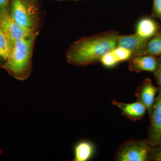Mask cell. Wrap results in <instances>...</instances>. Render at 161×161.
Masks as SVG:
<instances>
[{
	"instance_id": "obj_1",
	"label": "cell",
	"mask_w": 161,
	"mask_h": 161,
	"mask_svg": "<svg viewBox=\"0 0 161 161\" xmlns=\"http://www.w3.org/2000/svg\"><path fill=\"white\" fill-rule=\"evenodd\" d=\"M119 35L118 32L113 30L81 38L68 51V61L78 66L100 62L104 55L117 47Z\"/></svg>"
},
{
	"instance_id": "obj_2",
	"label": "cell",
	"mask_w": 161,
	"mask_h": 161,
	"mask_svg": "<svg viewBox=\"0 0 161 161\" xmlns=\"http://www.w3.org/2000/svg\"><path fill=\"white\" fill-rule=\"evenodd\" d=\"M35 36L33 33L12 44L6 66L13 73L21 75L28 69Z\"/></svg>"
},
{
	"instance_id": "obj_3",
	"label": "cell",
	"mask_w": 161,
	"mask_h": 161,
	"mask_svg": "<svg viewBox=\"0 0 161 161\" xmlns=\"http://www.w3.org/2000/svg\"><path fill=\"white\" fill-rule=\"evenodd\" d=\"M151 147L146 140L126 141L119 147L115 155L118 161H147Z\"/></svg>"
},
{
	"instance_id": "obj_4",
	"label": "cell",
	"mask_w": 161,
	"mask_h": 161,
	"mask_svg": "<svg viewBox=\"0 0 161 161\" xmlns=\"http://www.w3.org/2000/svg\"><path fill=\"white\" fill-rule=\"evenodd\" d=\"M0 26L11 46L17 40L33 33L32 30L24 28L16 23L6 9L0 12Z\"/></svg>"
},
{
	"instance_id": "obj_5",
	"label": "cell",
	"mask_w": 161,
	"mask_h": 161,
	"mask_svg": "<svg viewBox=\"0 0 161 161\" xmlns=\"http://www.w3.org/2000/svg\"><path fill=\"white\" fill-rule=\"evenodd\" d=\"M150 118V125L146 141L150 147L161 146V89L156 98Z\"/></svg>"
},
{
	"instance_id": "obj_6",
	"label": "cell",
	"mask_w": 161,
	"mask_h": 161,
	"mask_svg": "<svg viewBox=\"0 0 161 161\" xmlns=\"http://www.w3.org/2000/svg\"><path fill=\"white\" fill-rule=\"evenodd\" d=\"M11 17L20 26L32 30L35 21L26 0H12Z\"/></svg>"
},
{
	"instance_id": "obj_7",
	"label": "cell",
	"mask_w": 161,
	"mask_h": 161,
	"mask_svg": "<svg viewBox=\"0 0 161 161\" xmlns=\"http://www.w3.org/2000/svg\"><path fill=\"white\" fill-rule=\"evenodd\" d=\"M160 90L159 87L153 85L152 80L147 78L140 84L135 92L136 101L143 104L150 115L155 102L156 96Z\"/></svg>"
},
{
	"instance_id": "obj_8",
	"label": "cell",
	"mask_w": 161,
	"mask_h": 161,
	"mask_svg": "<svg viewBox=\"0 0 161 161\" xmlns=\"http://www.w3.org/2000/svg\"><path fill=\"white\" fill-rule=\"evenodd\" d=\"M158 58L150 55H134L128 60L129 70L137 73L143 71L153 73L157 67Z\"/></svg>"
},
{
	"instance_id": "obj_9",
	"label": "cell",
	"mask_w": 161,
	"mask_h": 161,
	"mask_svg": "<svg viewBox=\"0 0 161 161\" xmlns=\"http://www.w3.org/2000/svg\"><path fill=\"white\" fill-rule=\"evenodd\" d=\"M161 29L160 25L154 18L145 16L136 22L135 33L142 39L148 40L157 34Z\"/></svg>"
},
{
	"instance_id": "obj_10",
	"label": "cell",
	"mask_w": 161,
	"mask_h": 161,
	"mask_svg": "<svg viewBox=\"0 0 161 161\" xmlns=\"http://www.w3.org/2000/svg\"><path fill=\"white\" fill-rule=\"evenodd\" d=\"M112 103L120 109L123 115L132 121L140 120L147 111L145 105L138 101L132 103H125L113 100Z\"/></svg>"
},
{
	"instance_id": "obj_11",
	"label": "cell",
	"mask_w": 161,
	"mask_h": 161,
	"mask_svg": "<svg viewBox=\"0 0 161 161\" xmlns=\"http://www.w3.org/2000/svg\"><path fill=\"white\" fill-rule=\"evenodd\" d=\"M148 40H144L136 34L129 35H119L117 46L129 50L132 56L137 54L144 48Z\"/></svg>"
},
{
	"instance_id": "obj_12",
	"label": "cell",
	"mask_w": 161,
	"mask_h": 161,
	"mask_svg": "<svg viewBox=\"0 0 161 161\" xmlns=\"http://www.w3.org/2000/svg\"><path fill=\"white\" fill-rule=\"evenodd\" d=\"M137 55L161 56V31L147 41L146 45Z\"/></svg>"
},
{
	"instance_id": "obj_13",
	"label": "cell",
	"mask_w": 161,
	"mask_h": 161,
	"mask_svg": "<svg viewBox=\"0 0 161 161\" xmlns=\"http://www.w3.org/2000/svg\"><path fill=\"white\" fill-rule=\"evenodd\" d=\"M94 152V148L91 142L82 141L78 143L75 148V161H86L90 159Z\"/></svg>"
},
{
	"instance_id": "obj_14",
	"label": "cell",
	"mask_w": 161,
	"mask_h": 161,
	"mask_svg": "<svg viewBox=\"0 0 161 161\" xmlns=\"http://www.w3.org/2000/svg\"><path fill=\"white\" fill-rule=\"evenodd\" d=\"M11 48V44L0 26V57L6 60Z\"/></svg>"
},
{
	"instance_id": "obj_15",
	"label": "cell",
	"mask_w": 161,
	"mask_h": 161,
	"mask_svg": "<svg viewBox=\"0 0 161 161\" xmlns=\"http://www.w3.org/2000/svg\"><path fill=\"white\" fill-rule=\"evenodd\" d=\"M100 62L104 66L108 68L113 67L119 63L113 50L104 55L101 59Z\"/></svg>"
},
{
	"instance_id": "obj_16",
	"label": "cell",
	"mask_w": 161,
	"mask_h": 161,
	"mask_svg": "<svg viewBox=\"0 0 161 161\" xmlns=\"http://www.w3.org/2000/svg\"><path fill=\"white\" fill-rule=\"evenodd\" d=\"M113 52L119 62L128 61L132 56V53L130 51L119 47H115Z\"/></svg>"
},
{
	"instance_id": "obj_17",
	"label": "cell",
	"mask_w": 161,
	"mask_h": 161,
	"mask_svg": "<svg viewBox=\"0 0 161 161\" xmlns=\"http://www.w3.org/2000/svg\"><path fill=\"white\" fill-rule=\"evenodd\" d=\"M148 161H161V146L151 147Z\"/></svg>"
},
{
	"instance_id": "obj_18",
	"label": "cell",
	"mask_w": 161,
	"mask_h": 161,
	"mask_svg": "<svg viewBox=\"0 0 161 161\" xmlns=\"http://www.w3.org/2000/svg\"><path fill=\"white\" fill-rule=\"evenodd\" d=\"M151 16L161 21V0H153V6Z\"/></svg>"
},
{
	"instance_id": "obj_19",
	"label": "cell",
	"mask_w": 161,
	"mask_h": 161,
	"mask_svg": "<svg viewBox=\"0 0 161 161\" xmlns=\"http://www.w3.org/2000/svg\"><path fill=\"white\" fill-rule=\"evenodd\" d=\"M153 73L156 81L159 87L161 89V56L159 57L157 67Z\"/></svg>"
},
{
	"instance_id": "obj_20",
	"label": "cell",
	"mask_w": 161,
	"mask_h": 161,
	"mask_svg": "<svg viewBox=\"0 0 161 161\" xmlns=\"http://www.w3.org/2000/svg\"><path fill=\"white\" fill-rule=\"evenodd\" d=\"M9 0H0V12L6 9Z\"/></svg>"
},
{
	"instance_id": "obj_21",
	"label": "cell",
	"mask_w": 161,
	"mask_h": 161,
	"mask_svg": "<svg viewBox=\"0 0 161 161\" xmlns=\"http://www.w3.org/2000/svg\"><path fill=\"white\" fill-rule=\"evenodd\" d=\"M73 1H81V0H73Z\"/></svg>"
},
{
	"instance_id": "obj_22",
	"label": "cell",
	"mask_w": 161,
	"mask_h": 161,
	"mask_svg": "<svg viewBox=\"0 0 161 161\" xmlns=\"http://www.w3.org/2000/svg\"></svg>"
}]
</instances>
